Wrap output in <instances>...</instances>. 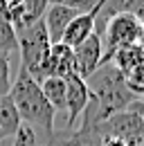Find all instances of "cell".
Listing matches in <instances>:
<instances>
[{"label": "cell", "mask_w": 144, "mask_h": 146, "mask_svg": "<svg viewBox=\"0 0 144 146\" xmlns=\"http://www.w3.org/2000/svg\"><path fill=\"white\" fill-rule=\"evenodd\" d=\"M65 83H68V90H65V121H68V128H74L77 121L83 117L86 108H88L90 92H88L86 81L77 74L65 79Z\"/></svg>", "instance_id": "8992f818"}, {"label": "cell", "mask_w": 144, "mask_h": 146, "mask_svg": "<svg viewBox=\"0 0 144 146\" xmlns=\"http://www.w3.org/2000/svg\"><path fill=\"white\" fill-rule=\"evenodd\" d=\"M16 40H18V56H20V70L29 74L36 83L43 81V63L47 58V52L52 47L43 18L18 29L16 32Z\"/></svg>", "instance_id": "3957f363"}, {"label": "cell", "mask_w": 144, "mask_h": 146, "mask_svg": "<svg viewBox=\"0 0 144 146\" xmlns=\"http://www.w3.org/2000/svg\"><path fill=\"white\" fill-rule=\"evenodd\" d=\"M142 32V20L133 14H117L106 23L104 32H101V43H104V63H110V58L115 52L131 47L137 43Z\"/></svg>", "instance_id": "277c9868"}, {"label": "cell", "mask_w": 144, "mask_h": 146, "mask_svg": "<svg viewBox=\"0 0 144 146\" xmlns=\"http://www.w3.org/2000/svg\"><path fill=\"white\" fill-rule=\"evenodd\" d=\"M72 74H74V52H72V47L63 45V43L52 45L45 63H43V79L45 76L70 79Z\"/></svg>", "instance_id": "52a82bcc"}, {"label": "cell", "mask_w": 144, "mask_h": 146, "mask_svg": "<svg viewBox=\"0 0 144 146\" xmlns=\"http://www.w3.org/2000/svg\"><path fill=\"white\" fill-rule=\"evenodd\" d=\"M18 50V40H16V32L7 20L0 18V54H9Z\"/></svg>", "instance_id": "4fadbf2b"}, {"label": "cell", "mask_w": 144, "mask_h": 146, "mask_svg": "<svg viewBox=\"0 0 144 146\" xmlns=\"http://www.w3.org/2000/svg\"><path fill=\"white\" fill-rule=\"evenodd\" d=\"M110 63L126 76L128 72H133V70H137V68H144V50L135 43V45H131V47H124V50L115 52L113 58H110Z\"/></svg>", "instance_id": "7c38bea8"}, {"label": "cell", "mask_w": 144, "mask_h": 146, "mask_svg": "<svg viewBox=\"0 0 144 146\" xmlns=\"http://www.w3.org/2000/svg\"><path fill=\"white\" fill-rule=\"evenodd\" d=\"M77 14H83V11H77V9H70V7H61V5H47L45 14H43V25H45V32H47V38H50L52 45L61 43L65 27L72 23V18Z\"/></svg>", "instance_id": "ba28073f"}, {"label": "cell", "mask_w": 144, "mask_h": 146, "mask_svg": "<svg viewBox=\"0 0 144 146\" xmlns=\"http://www.w3.org/2000/svg\"><path fill=\"white\" fill-rule=\"evenodd\" d=\"M142 23H144V18H142Z\"/></svg>", "instance_id": "ffe728a7"}, {"label": "cell", "mask_w": 144, "mask_h": 146, "mask_svg": "<svg viewBox=\"0 0 144 146\" xmlns=\"http://www.w3.org/2000/svg\"><path fill=\"white\" fill-rule=\"evenodd\" d=\"M47 9V0H23V11H25V27L43 18Z\"/></svg>", "instance_id": "9a60e30c"}, {"label": "cell", "mask_w": 144, "mask_h": 146, "mask_svg": "<svg viewBox=\"0 0 144 146\" xmlns=\"http://www.w3.org/2000/svg\"><path fill=\"white\" fill-rule=\"evenodd\" d=\"M20 124L23 121L18 117V112L14 108V104H11V99H9V94L7 97H0V142L14 139V135L18 133Z\"/></svg>", "instance_id": "8fae6325"}, {"label": "cell", "mask_w": 144, "mask_h": 146, "mask_svg": "<svg viewBox=\"0 0 144 146\" xmlns=\"http://www.w3.org/2000/svg\"><path fill=\"white\" fill-rule=\"evenodd\" d=\"M9 99L16 108L18 117L23 124L27 126L41 128L47 139L54 137V108L47 104V99L43 97L41 86L25 70H18L16 79L11 81V90H9Z\"/></svg>", "instance_id": "7a4b0ae2"}, {"label": "cell", "mask_w": 144, "mask_h": 146, "mask_svg": "<svg viewBox=\"0 0 144 146\" xmlns=\"http://www.w3.org/2000/svg\"><path fill=\"white\" fill-rule=\"evenodd\" d=\"M90 2H97V0H90Z\"/></svg>", "instance_id": "d6986e66"}, {"label": "cell", "mask_w": 144, "mask_h": 146, "mask_svg": "<svg viewBox=\"0 0 144 146\" xmlns=\"http://www.w3.org/2000/svg\"><path fill=\"white\" fill-rule=\"evenodd\" d=\"M38 86H41L43 97L47 99V104L54 108V112H65V90H68L65 79H59V76H45Z\"/></svg>", "instance_id": "30bf717a"}, {"label": "cell", "mask_w": 144, "mask_h": 146, "mask_svg": "<svg viewBox=\"0 0 144 146\" xmlns=\"http://www.w3.org/2000/svg\"><path fill=\"white\" fill-rule=\"evenodd\" d=\"M137 45L144 50V23H142V32H140V38H137Z\"/></svg>", "instance_id": "ac0fdd59"}, {"label": "cell", "mask_w": 144, "mask_h": 146, "mask_svg": "<svg viewBox=\"0 0 144 146\" xmlns=\"http://www.w3.org/2000/svg\"><path fill=\"white\" fill-rule=\"evenodd\" d=\"M11 90V56L0 54V97H7Z\"/></svg>", "instance_id": "2e32d148"}, {"label": "cell", "mask_w": 144, "mask_h": 146, "mask_svg": "<svg viewBox=\"0 0 144 146\" xmlns=\"http://www.w3.org/2000/svg\"><path fill=\"white\" fill-rule=\"evenodd\" d=\"M11 146H50V144H45V142L36 135V130L32 126L20 124L18 133L14 135V144H11Z\"/></svg>", "instance_id": "5bb4252c"}, {"label": "cell", "mask_w": 144, "mask_h": 146, "mask_svg": "<svg viewBox=\"0 0 144 146\" xmlns=\"http://www.w3.org/2000/svg\"><path fill=\"white\" fill-rule=\"evenodd\" d=\"M72 52H74V74L86 81L90 74L97 72V68L104 61V43H101V36L99 34H90Z\"/></svg>", "instance_id": "5b68a950"}, {"label": "cell", "mask_w": 144, "mask_h": 146, "mask_svg": "<svg viewBox=\"0 0 144 146\" xmlns=\"http://www.w3.org/2000/svg\"><path fill=\"white\" fill-rule=\"evenodd\" d=\"M99 2V0H97ZM97 2H90V0H47V5H61V7H70L77 11H92Z\"/></svg>", "instance_id": "e0dca14e"}, {"label": "cell", "mask_w": 144, "mask_h": 146, "mask_svg": "<svg viewBox=\"0 0 144 146\" xmlns=\"http://www.w3.org/2000/svg\"><path fill=\"white\" fill-rule=\"evenodd\" d=\"M90 34H95V9H92V11H83V14H77V16L72 18V23L65 27L61 43L74 50V47L81 45Z\"/></svg>", "instance_id": "9c48e42d"}, {"label": "cell", "mask_w": 144, "mask_h": 146, "mask_svg": "<svg viewBox=\"0 0 144 146\" xmlns=\"http://www.w3.org/2000/svg\"><path fill=\"white\" fill-rule=\"evenodd\" d=\"M86 86L90 92L88 108L83 112L81 128H97L104 121H108L113 115L128 110L137 97L128 90L124 74L119 72L113 63H104L97 68V72L86 79Z\"/></svg>", "instance_id": "6da1fadb"}]
</instances>
